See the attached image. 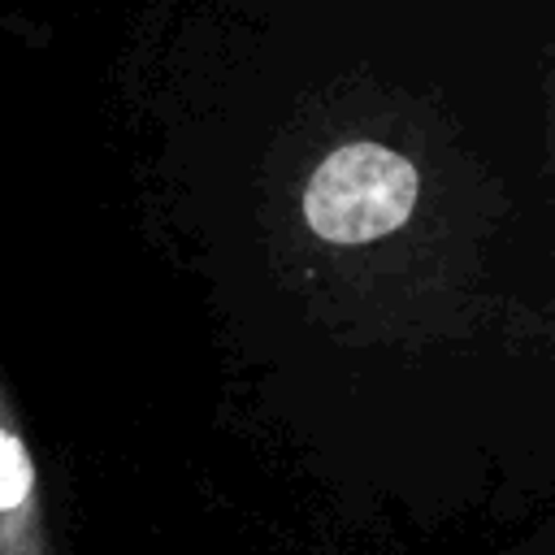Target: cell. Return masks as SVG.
Returning a JSON list of instances; mask_svg holds the SVG:
<instances>
[{
  "label": "cell",
  "instance_id": "obj_2",
  "mask_svg": "<svg viewBox=\"0 0 555 555\" xmlns=\"http://www.w3.org/2000/svg\"><path fill=\"white\" fill-rule=\"evenodd\" d=\"M30 486H35V473H30V460H26V447L0 429V512H13L30 499Z\"/></svg>",
  "mask_w": 555,
  "mask_h": 555
},
{
  "label": "cell",
  "instance_id": "obj_1",
  "mask_svg": "<svg viewBox=\"0 0 555 555\" xmlns=\"http://www.w3.org/2000/svg\"><path fill=\"white\" fill-rule=\"evenodd\" d=\"M416 191L421 173L403 152L377 139H356L312 169L304 217L325 243H373L412 217Z\"/></svg>",
  "mask_w": 555,
  "mask_h": 555
}]
</instances>
